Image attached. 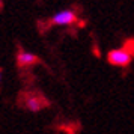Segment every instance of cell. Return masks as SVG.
Here are the masks:
<instances>
[{
    "label": "cell",
    "instance_id": "3957f363",
    "mask_svg": "<svg viewBox=\"0 0 134 134\" xmlns=\"http://www.w3.org/2000/svg\"><path fill=\"white\" fill-rule=\"evenodd\" d=\"M45 105H47V101L39 95H26L24 98V107L32 113L41 111Z\"/></svg>",
    "mask_w": 134,
    "mask_h": 134
},
{
    "label": "cell",
    "instance_id": "6da1fadb",
    "mask_svg": "<svg viewBox=\"0 0 134 134\" xmlns=\"http://www.w3.org/2000/svg\"><path fill=\"white\" fill-rule=\"evenodd\" d=\"M107 60H109V63L113 65V66L125 68L131 63L133 56H131V53L125 48H115V50H111V51H109Z\"/></svg>",
    "mask_w": 134,
    "mask_h": 134
},
{
    "label": "cell",
    "instance_id": "5b68a950",
    "mask_svg": "<svg viewBox=\"0 0 134 134\" xmlns=\"http://www.w3.org/2000/svg\"><path fill=\"white\" fill-rule=\"evenodd\" d=\"M0 81H2V72H0Z\"/></svg>",
    "mask_w": 134,
    "mask_h": 134
},
{
    "label": "cell",
    "instance_id": "7a4b0ae2",
    "mask_svg": "<svg viewBox=\"0 0 134 134\" xmlns=\"http://www.w3.org/2000/svg\"><path fill=\"white\" fill-rule=\"evenodd\" d=\"M77 21V14L72 9H62L50 18V24L53 26H71Z\"/></svg>",
    "mask_w": 134,
    "mask_h": 134
},
{
    "label": "cell",
    "instance_id": "277c9868",
    "mask_svg": "<svg viewBox=\"0 0 134 134\" xmlns=\"http://www.w3.org/2000/svg\"><path fill=\"white\" fill-rule=\"evenodd\" d=\"M38 60H39L38 56H35L30 51L21 50V51H18V54H17V63H18V66H30V65L38 63Z\"/></svg>",
    "mask_w": 134,
    "mask_h": 134
}]
</instances>
